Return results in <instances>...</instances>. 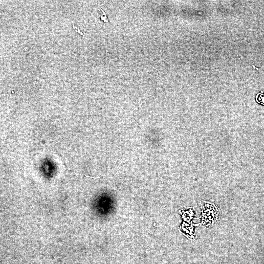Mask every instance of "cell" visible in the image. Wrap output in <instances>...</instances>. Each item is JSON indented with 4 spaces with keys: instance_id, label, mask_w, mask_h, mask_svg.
<instances>
[{
    "instance_id": "obj_1",
    "label": "cell",
    "mask_w": 264,
    "mask_h": 264,
    "mask_svg": "<svg viewBox=\"0 0 264 264\" xmlns=\"http://www.w3.org/2000/svg\"><path fill=\"white\" fill-rule=\"evenodd\" d=\"M256 100L258 103L264 105V92H261L257 94Z\"/></svg>"
}]
</instances>
